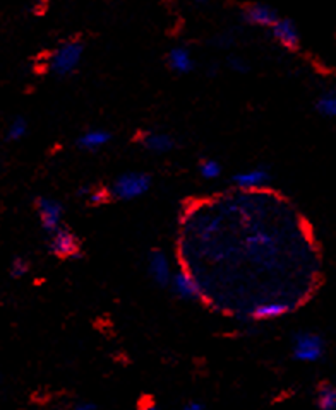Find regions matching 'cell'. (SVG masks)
Listing matches in <instances>:
<instances>
[{
    "mask_svg": "<svg viewBox=\"0 0 336 410\" xmlns=\"http://www.w3.org/2000/svg\"><path fill=\"white\" fill-rule=\"evenodd\" d=\"M316 405L321 410H333L336 407V388L330 383H324L316 392Z\"/></svg>",
    "mask_w": 336,
    "mask_h": 410,
    "instance_id": "16",
    "label": "cell"
},
{
    "mask_svg": "<svg viewBox=\"0 0 336 410\" xmlns=\"http://www.w3.org/2000/svg\"><path fill=\"white\" fill-rule=\"evenodd\" d=\"M110 199L112 197H110V192H108V188H94V190L89 188L88 193H86V200H88L92 205H94V207H96V205L107 204Z\"/></svg>",
    "mask_w": 336,
    "mask_h": 410,
    "instance_id": "19",
    "label": "cell"
},
{
    "mask_svg": "<svg viewBox=\"0 0 336 410\" xmlns=\"http://www.w3.org/2000/svg\"><path fill=\"white\" fill-rule=\"evenodd\" d=\"M206 409V404H203V402H198V400H189L184 404V410H205Z\"/></svg>",
    "mask_w": 336,
    "mask_h": 410,
    "instance_id": "23",
    "label": "cell"
},
{
    "mask_svg": "<svg viewBox=\"0 0 336 410\" xmlns=\"http://www.w3.org/2000/svg\"><path fill=\"white\" fill-rule=\"evenodd\" d=\"M168 286H172V291L186 301H196V299L203 298L201 286L187 271L173 272Z\"/></svg>",
    "mask_w": 336,
    "mask_h": 410,
    "instance_id": "7",
    "label": "cell"
},
{
    "mask_svg": "<svg viewBox=\"0 0 336 410\" xmlns=\"http://www.w3.org/2000/svg\"><path fill=\"white\" fill-rule=\"evenodd\" d=\"M96 409H98V404H94V402H88V400H81L74 404V410H96Z\"/></svg>",
    "mask_w": 336,
    "mask_h": 410,
    "instance_id": "22",
    "label": "cell"
},
{
    "mask_svg": "<svg viewBox=\"0 0 336 410\" xmlns=\"http://www.w3.org/2000/svg\"><path fill=\"white\" fill-rule=\"evenodd\" d=\"M28 120L22 119V116H16V119L10 121L9 127H7V140L17 142V140H21L22 137L28 134Z\"/></svg>",
    "mask_w": 336,
    "mask_h": 410,
    "instance_id": "17",
    "label": "cell"
},
{
    "mask_svg": "<svg viewBox=\"0 0 336 410\" xmlns=\"http://www.w3.org/2000/svg\"><path fill=\"white\" fill-rule=\"evenodd\" d=\"M112 140V134L108 130H103V128H93V130L82 132L81 135L78 137L75 144H78L79 149L82 151H98L103 149L105 146H108Z\"/></svg>",
    "mask_w": 336,
    "mask_h": 410,
    "instance_id": "13",
    "label": "cell"
},
{
    "mask_svg": "<svg viewBox=\"0 0 336 410\" xmlns=\"http://www.w3.org/2000/svg\"><path fill=\"white\" fill-rule=\"evenodd\" d=\"M151 183H153V180H151L148 173L129 171V173L117 176L108 192H110L112 199L120 200V202H131V200L141 199L143 195H146L149 192Z\"/></svg>",
    "mask_w": 336,
    "mask_h": 410,
    "instance_id": "1",
    "label": "cell"
},
{
    "mask_svg": "<svg viewBox=\"0 0 336 410\" xmlns=\"http://www.w3.org/2000/svg\"><path fill=\"white\" fill-rule=\"evenodd\" d=\"M36 212L41 227L45 233H54L62 227L64 221V205L52 197H40L36 200Z\"/></svg>",
    "mask_w": 336,
    "mask_h": 410,
    "instance_id": "5",
    "label": "cell"
},
{
    "mask_svg": "<svg viewBox=\"0 0 336 410\" xmlns=\"http://www.w3.org/2000/svg\"><path fill=\"white\" fill-rule=\"evenodd\" d=\"M271 36L285 50H297L300 47V31L293 21L286 17H278L270 28Z\"/></svg>",
    "mask_w": 336,
    "mask_h": 410,
    "instance_id": "6",
    "label": "cell"
},
{
    "mask_svg": "<svg viewBox=\"0 0 336 410\" xmlns=\"http://www.w3.org/2000/svg\"><path fill=\"white\" fill-rule=\"evenodd\" d=\"M316 112L324 119H335L336 116V93L326 91L316 100Z\"/></svg>",
    "mask_w": 336,
    "mask_h": 410,
    "instance_id": "15",
    "label": "cell"
},
{
    "mask_svg": "<svg viewBox=\"0 0 336 410\" xmlns=\"http://www.w3.org/2000/svg\"><path fill=\"white\" fill-rule=\"evenodd\" d=\"M194 2H196V3H199V6H203V3H206L207 0H194Z\"/></svg>",
    "mask_w": 336,
    "mask_h": 410,
    "instance_id": "24",
    "label": "cell"
},
{
    "mask_svg": "<svg viewBox=\"0 0 336 410\" xmlns=\"http://www.w3.org/2000/svg\"><path fill=\"white\" fill-rule=\"evenodd\" d=\"M85 56V45L79 40H69L59 45L48 59V70L57 77H67L81 66Z\"/></svg>",
    "mask_w": 336,
    "mask_h": 410,
    "instance_id": "2",
    "label": "cell"
},
{
    "mask_svg": "<svg viewBox=\"0 0 336 410\" xmlns=\"http://www.w3.org/2000/svg\"><path fill=\"white\" fill-rule=\"evenodd\" d=\"M326 354V342L316 332L300 330L292 339V358L302 364L319 363Z\"/></svg>",
    "mask_w": 336,
    "mask_h": 410,
    "instance_id": "3",
    "label": "cell"
},
{
    "mask_svg": "<svg viewBox=\"0 0 336 410\" xmlns=\"http://www.w3.org/2000/svg\"><path fill=\"white\" fill-rule=\"evenodd\" d=\"M167 60L170 70H173L175 74L186 75L189 72L194 70V59H192V53L186 47L172 48L168 52Z\"/></svg>",
    "mask_w": 336,
    "mask_h": 410,
    "instance_id": "14",
    "label": "cell"
},
{
    "mask_svg": "<svg viewBox=\"0 0 336 410\" xmlns=\"http://www.w3.org/2000/svg\"><path fill=\"white\" fill-rule=\"evenodd\" d=\"M221 168L220 161H217V159H203L201 165H199V173H201V176L205 178V180H217V178L221 176Z\"/></svg>",
    "mask_w": 336,
    "mask_h": 410,
    "instance_id": "18",
    "label": "cell"
},
{
    "mask_svg": "<svg viewBox=\"0 0 336 410\" xmlns=\"http://www.w3.org/2000/svg\"><path fill=\"white\" fill-rule=\"evenodd\" d=\"M148 273L154 284L161 287H167L172 279V265L168 257L161 250H153L148 255Z\"/></svg>",
    "mask_w": 336,
    "mask_h": 410,
    "instance_id": "8",
    "label": "cell"
},
{
    "mask_svg": "<svg viewBox=\"0 0 336 410\" xmlns=\"http://www.w3.org/2000/svg\"><path fill=\"white\" fill-rule=\"evenodd\" d=\"M29 272V264L24 260V258H14L13 264H10V275L14 279H21L26 273Z\"/></svg>",
    "mask_w": 336,
    "mask_h": 410,
    "instance_id": "20",
    "label": "cell"
},
{
    "mask_svg": "<svg viewBox=\"0 0 336 410\" xmlns=\"http://www.w3.org/2000/svg\"><path fill=\"white\" fill-rule=\"evenodd\" d=\"M290 305L283 301H268V303H261L254 308V310L249 311V318L256 321H263V320H277V318H283L285 314L290 313Z\"/></svg>",
    "mask_w": 336,
    "mask_h": 410,
    "instance_id": "11",
    "label": "cell"
},
{
    "mask_svg": "<svg viewBox=\"0 0 336 410\" xmlns=\"http://www.w3.org/2000/svg\"><path fill=\"white\" fill-rule=\"evenodd\" d=\"M228 67L232 68L233 72H240V74H244V72L249 70V63L245 62L242 56H230Z\"/></svg>",
    "mask_w": 336,
    "mask_h": 410,
    "instance_id": "21",
    "label": "cell"
},
{
    "mask_svg": "<svg viewBox=\"0 0 336 410\" xmlns=\"http://www.w3.org/2000/svg\"><path fill=\"white\" fill-rule=\"evenodd\" d=\"M242 16L247 24L258 26V28H266V29H270L271 26H273V22L280 17L273 7L261 2H254V3L245 6Z\"/></svg>",
    "mask_w": 336,
    "mask_h": 410,
    "instance_id": "9",
    "label": "cell"
},
{
    "mask_svg": "<svg viewBox=\"0 0 336 410\" xmlns=\"http://www.w3.org/2000/svg\"><path fill=\"white\" fill-rule=\"evenodd\" d=\"M232 181L242 190H254L263 187V185H266L270 181V173L264 168H252L233 174Z\"/></svg>",
    "mask_w": 336,
    "mask_h": 410,
    "instance_id": "12",
    "label": "cell"
},
{
    "mask_svg": "<svg viewBox=\"0 0 336 410\" xmlns=\"http://www.w3.org/2000/svg\"><path fill=\"white\" fill-rule=\"evenodd\" d=\"M141 144L146 151L153 154H167L175 149L177 142L170 134L156 130H148L141 134Z\"/></svg>",
    "mask_w": 336,
    "mask_h": 410,
    "instance_id": "10",
    "label": "cell"
},
{
    "mask_svg": "<svg viewBox=\"0 0 336 410\" xmlns=\"http://www.w3.org/2000/svg\"><path fill=\"white\" fill-rule=\"evenodd\" d=\"M48 252L57 258H81L82 250L81 243L73 231L67 227H59V229L50 233L48 239Z\"/></svg>",
    "mask_w": 336,
    "mask_h": 410,
    "instance_id": "4",
    "label": "cell"
}]
</instances>
